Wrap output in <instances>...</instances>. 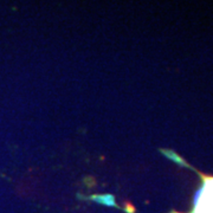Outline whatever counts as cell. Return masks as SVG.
<instances>
[{
    "mask_svg": "<svg viewBox=\"0 0 213 213\" xmlns=\"http://www.w3.org/2000/svg\"><path fill=\"white\" fill-rule=\"evenodd\" d=\"M161 153L165 154L169 160L176 162L178 165L185 166L192 169L193 172H195L201 180V186L194 194L193 206L188 213H213V175H208V174H204L199 172L193 166L188 165L184 159H181V156H179L173 150L162 149ZM172 213H176V212H172Z\"/></svg>",
    "mask_w": 213,
    "mask_h": 213,
    "instance_id": "obj_1",
    "label": "cell"
}]
</instances>
